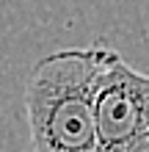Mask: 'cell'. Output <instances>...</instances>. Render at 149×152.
<instances>
[{
  "instance_id": "cell-1",
  "label": "cell",
  "mask_w": 149,
  "mask_h": 152,
  "mask_svg": "<svg viewBox=\"0 0 149 152\" xmlns=\"http://www.w3.org/2000/svg\"><path fill=\"white\" fill-rule=\"evenodd\" d=\"M110 47H64L36 61L25 86L36 152H97V88Z\"/></svg>"
},
{
  "instance_id": "cell-2",
  "label": "cell",
  "mask_w": 149,
  "mask_h": 152,
  "mask_svg": "<svg viewBox=\"0 0 149 152\" xmlns=\"http://www.w3.org/2000/svg\"><path fill=\"white\" fill-rule=\"evenodd\" d=\"M97 152H149V75L119 53L97 88Z\"/></svg>"
}]
</instances>
